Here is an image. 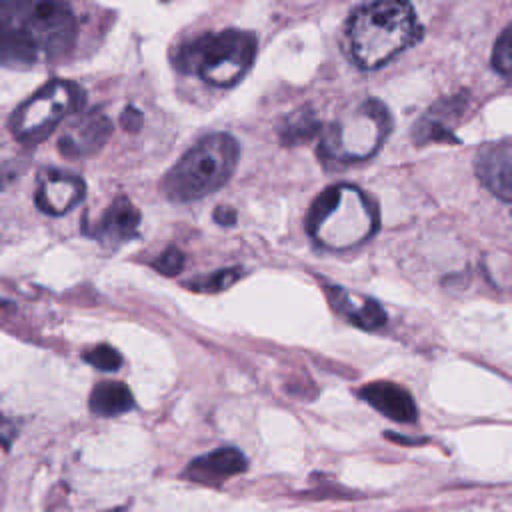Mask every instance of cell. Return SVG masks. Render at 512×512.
Here are the masks:
<instances>
[{
  "label": "cell",
  "mask_w": 512,
  "mask_h": 512,
  "mask_svg": "<svg viewBox=\"0 0 512 512\" xmlns=\"http://www.w3.org/2000/svg\"><path fill=\"white\" fill-rule=\"evenodd\" d=\"M476 172L494 196L512 202V140L484 146L476 160Z\"/></svg>",
  "instance_id": "8fae6325"
},
{
  "label": "cell",
  "mask_w": 512,
  "mask_h": 512,
  "mask_svg": "<svg viewBox=\"0 0 512 512\" xmlns=\"http://www.w3.org/2000/svg\"><path fill=\"white\" fill-rule=\"evenodd\" d=\"M466 104L464 96H452L446 98L438 104H434L426 116H422L418 120V124L414 126V140L418 144H426L430 140H438V142H458V138L450 132V126L446 124L448 118H456L454 112H460Z\"/></svg>",
  "instance_id": "2e32d148"
},
{
  "label": "cell",
  "mask_w": 512,
  "mask_h": 512,
  "mask_svg": "<svg viewBox=\"0 0 512 512\" xmlns=\"http://www.w3.org/2000/svg\"><path fill=\"white\" fill-rule=\"evenodd\" d=\"M14 436H16L14 424L0 412V444H2L4 448H8L10 442L14 440Z\"/></svg>",
  "instance_id": "cb8c5ba5"
},
{
  "label": "cell",
  "mask_w": 512,
  "mask_h": 512,
  "mask_svg": "<svg viewBox=\"0 0 512 512\" xmlns=\"http://www.w3.org/2000/svg\"><path fill=\"white\" fill-rule=\"evenodd\" d=\"M422 38L412 4L382 0L358 6L344 26V48L362 70L384 66Z\"/></svg>",
  "instance_id": "6da1fadb"
},
{
  "label": "cell",
  "mask_w": 512,
  "mask_h": 512,
  "mask_svg": "<svg viewBox=\"0 0 512 512\" xmlns=\"http://www.w3.org/2000/svg\"><path fill=\"white\" fill-rule=\"evenodd\" d=\"M240 276H242L240 268H224V270H216L208 276H198L194 280H188L186 286L194 292H220V290L228 288L230 284H234Z\"/></svg>",
  "instance_id": "d6986e66"
},
{
  "label": "cell",
  "mask_w": 512,
  "mask_h": 512,
  "mask_svg": "<svg viewBox=\"0 0 512 512\" xmlns=\"http://www.w3.org/2000/svg\"><path fill=\"white\" fill-rule=\"evenodd\" d=\"M320 132V120L310 108L294 110L290 116H286L278 128V134L286 146L300 144L310 140Z\"/></svg>",
  "instance_id": "ac0fdd59"
},
{
  "label": "cell",
  "mask_w": 512,
  "mask_h": 512,
  "mask_svg": "<svg viewBox=\"0 0 512 512\" xmlns=\"http://www.w3.org/2000/svg\"><path fill=\"white\" fill-rule=\"evenodd\" d=\"M88 408L92 414L102 418L118 416L134 408V396L124 382L104 380L92 388L88 398Z\"/></svg>",
  "instance_id": "e0dca14e"
},
{
  "label": "cell",
  "mask_w": 512,
  "mask_h": 512,
  "mask_svg": "<svg viewBox=\"0 0 512 512\" xmlns=\"http://www.w3.org/2000/svg\"><path fill=\"white\" fill-rule=\"evenodd\" d=\"M246 468H248L246 456L238 448L224 446L194 458L186 466L184 478L204 486H220L224 480L242 474Z\"/></svg>",
  "instance_id": "30bf717a"
},
{
  "label": "cell",
  "mask_w": 512,
  "mask_h": 512,
  "mask_svg": "<svg viewBox=\"0 0 512 512\" xmlns=\"http://www.w3.org/2000/svg\"><path fill=\"white\" fill-rule=\"evenodd\" d=\"M38 48L16 14L0 12V64L30 66L38 58Z\"/></svg>",
  "instance_id": "9a60e30c"
},
{
  "label": "cell",
  "mask_w": 512,
  "mask_h": 512,
  "mask_svg": "<svg viewBox=\"0 0 512 512\" xmlns=\"http://www.w3.org/2000/svg\"><path fill=\"white\" fill-rule=\"evenodd\" d=\"M140 226L138 208L124 196L116 198L100 220L94 224L92 236L104 246H118L132 240Z\"/></svg>",
  "instance_id": "7c38bea8"
},
{
  "label": "cell",
  "mask_w": 512,
  "mask_h": 512,
  "mask_svg": "<svg viewBox=\"0 0 512 512\" xmlns=\"http://www.w3.org/2000/svg\"><path fill=\"white\" fill-rule=\"evenodd\" d=\"M152 268H156L160 274L174 276L184 268V254L176 246H170L152 262Z\"/></svg>",
  "instance_id": "7402d4cb"
},
{
  "label": "cell",
  "mask_w": 512,
  "mask_h": 512,
  "mask_svg": "<svg viewBox=\"0 0 512 512\" xmlns=\"http://www.w3.org/2000/svg\"><path fill=\"white\" fill-rule=\"evenodd\" d=\"M238 142L214 132L196 142L164 176L162 192L172 202H192L222 188L238 162Z\"/></svg>",
  "instance_id": "3957f363"
},
{
  "label": "cell",
  "mask_w": 512,
  "mask_h": 512,
  "mask_svg": "<svg viewBox=\"0 0 512 512\" xmlns=\"http://www.w3.org/2000/svg\"><path fill=\"white\" fill-rule=\"evenodd\" d=\"M378 228V212L370 198L350 184L326 188L306 216L308 234L324 248L344 250L368 240Z\"/></svg>",
  "instance_id": "7a4b0ae2"
},
{
  "label": "cell",
  "mask_w": 512,
  "mask_h": 512,
  "mask_svg": "<svg viewBox=\"0 0 512 512\" xmlns=\"http://www.w3.org/2000/svg\"><path fill=\"white\" fill-rule=\"evenodd\" d=\"M84 180L62 170H42L36 184V206L50 216L70 212L84 198Z\"/></svg>",
  "instance_id": "9c48e42d"
},
{
  "label": "cell",
  "mask_w": 512,
  "mask_h": 512,
  "mask_svg": "<svg viewBox=\"0 0 512 512\" xmlns=\"http://www.w3.org/2000/svg\"><path fill=\"white\" fill-rule=\"evenodd\" d=\"M22 26L32 36L40 54L48 58L64 56L76 38V20L68 4L62 2H36L20 6Z\"/></svg>",
  "instance_id": "52a82bcc"
},
{
  "label": "cell",
  "mask_w": 512,
  "mask_h": 512,
  "mask_svg": "<svg viewBox=\"0 0 512 512\" xmlns=\"http://www.w3.org/2000/svg\"><path fill=\"white\" fill-rule=\"evenodd\" d=\"M390 128L388 108L378 100H364L354 112L326 128L322 152L336 160H364L380 148Z\"/></svg>",
  "instance_id": "8992f818"
},
{
  "label": "cell",
  "mask_w": 512,
  "mask_h": 512,
  "mask_svg": "<svg viewBox=\"0 0 512 512\" xmlns=\"http://www.w3.org/2000/svg\"><path fill=\"white\" fill-rule=\"evenodd\" d=\"M326 296L332 308L354 326H360L364 330H376L386 324L384 308L368 296L356 294L342 286H326Z\"/></svg>",
  "instance_id": "4fadbf2b"
},
{
  "label": "cell",
  "mask_w": 512,
  "mask_h": 512,
  "mask_svg": "<svg viewBox=\"0 0 512 512\" xmlns=\"http://www.w3.org/2000/svg\"><path fill=\"white\" fill-rule=\"evenodd\" d=\"M492 66L498 74L512 80V22L502 30L494 44Z\"/></svg>",
  "instance_id": "ffe728a7"
},
{
  "label": "cell",
  "mask_w": 512,
  "mask_h": 512,
  "mask_svg": "<svg viewBox=\"0 0 512 512\" xmlns=\"http://www.w3.org/2000/svg\"><path fill=\"white\" fill-rule=\"evenodd\" d=\"M214 220L220 226H234L236 224V212L230 206H218L214 210Z\"/></svg>",
  "instance_id": "d4e9b609"
},
{
  "label": "cell",
  "mask_w": 512,
  "mask_h": 512,
  "mask_svg": "<svg viewBox=\"0 0 512 512\" xmlns=\"http://www.w3.org/2000/svg\"><path fill=\"white\" fill-rule=\"evenodd\" d=\"M360 396L390 420L414 422L418 416V410L410 392L398 384L370 382L360 390Z\"/></svg>",
  "instance_id": "5bb4252c"
},
{
  "label": "cell",
  "mask_w": 512,
  "mask_h": 512,
  "mask_svg": "<svg viewBox=\"0 0 512 512\" xmlns=\"http://www.w3.org/2000/svg\"><path fill=\"white\" fill-rule=\"evenodd\" d=\"M120 122H122V126H124L126 130L136 132V130L142 126V114H140V110H136L134 106H128V108H124V112L120 114Z\"/></svg>",
  "instance_id": "603a6c76"
},
{
  "label": "cell",
  "mask_w": 512,
  "mask_h": 512,
  "mask_svg": "<svg viewBox=\"0 0 512 512\" xmlns=\"http://www.w3.org/2000/svg\"><path fill=\"white\" fill-rule=\"evenodd\" d=\"M84 360L104 372H114L122 366V356L116 348L108 346V344H98L94 348H90L88 352H84Z\"/></svg>",
  "instance_id": "44dd1931"
},
{
  "label": "cell",
  "mask_w": 512,
  "mask_h": 512,
  "mask_svg": "<svg viewBox=\"0 0 512 512\" xmlns=\"http://www.w3.org/2000/svg\"><path fill=\"white\" fill-rule=\"evenodd\" d=\"M112 122L102 112H84L72 118L60 138L58 152L66 158H84L96 154L110 138Z\"/></svg>",
  "instance_id": "ba28073f"
},
{
  "label": "cell",
  "mask_w": 512,
  "mask_h": 512,
  "mask_svg": "<svg viewBox=\"0 0 512 512\" xmlns=\"http://www.w3.org/2000/svg\"><path fill=\"white\" fill-rule=\"evenodd\" d=\"M16 178H18L16 166H14V164H4V166L0 168V190L6 188V186H10Z\"/></svg>",
  "instance_id": "484cf974"
},
{
  "label": "cell",
  "mask_w": 512,
  "mask_h": 512,
  "mask_svg": "<svg viewBox=\"0 0 512 512\" xmlns=\"http://www.w3.org/2000/svg\"><path fill=\"white\" fill-rule=\"evenodd\" d=\"M256 36L246 30L228 28L200 34L182 44L174 56L178 70L200 76L206 84L234 86L252 66Z\"/></svg>",
  "instance_id": "277c9868"
},
{
  "label": "cell",
  "mask_w": 512,
  "mask_h": 512,
  "mask_svg": "<svg viewBox=\"0 0 512 512\" xmlns=\"http://www.w3.org/2000/svg\"><path fill=\"white\" fill-rule=\"evenodd\" d=\"M84 90L72 80L54 78L26 98L10 116V132L22 142L46 138L66 116L80 110Z\"/></svg>",
  "instance_id": "5b68a950"
}]
</instances>
